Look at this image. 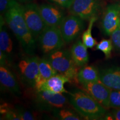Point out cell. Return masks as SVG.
Returning a JSON list of instances; mask_svg holds the SVG:
<instances>
[{"label":"cell","instance_id":"obj_1","mask_svg":"<svg viewBox=\"0 0 120 120\" xmlns=\"http://www.w3.org/2000/svg\"><path fill=\"white\" fill-rule=\"evenodd\" d=\"M6 23L17 38L22 49L28 55H34L36 49V40L25 21L23 6L16 0H11L4 13Z\"/></svg>","mask_w":120,"mask_h":120},{"label":"cell","instance_id":"obj_2","mask_svg":"<svg viewBox=\"0 0 120 120\" xmlns=\"http://www.w3.org/2000/svg\"><path fill=\"white\" fill-rule=\"evenodd\" d=\"M69 94V102L82 117L98 120L106 114V109L83 90H73Z\"/></svg>","mask_w":120,"mask_h":120},{"label":"cell","instance_id":"obj_3","mask_svg":"<svg viewBox=\"0 0 120 120\" xmlns=\"http://www.w3.org/2000/svg\"><path fill=\"white\" fill-rule=\"evenodd\" d=\"M48 60L58 74L66 76L71 81L78 82L79 70L68 49H60L47 55Z\"/></svg>","mask_w":120,"mask_h":120},{"label":"cell","instance_id":"obj_4","mask_svg":"<svg viewBox=\"0 0 120 120\" xmlns=\"http://www.w3.org/2000/svg\"><path fill=\"white\" fill-rule=\"evenodd\" d=\"M39 60L38 57L30 55L21 59L16 65L21 80L32 88H35L39 81Z\"/></svg>","mask_w":120,"mask_h":120},{"label":"cell","instance_id":"obj_5","mask_svg":"<svg viewBox=\"0 0 120 120\" xmlns=\"http://www.w3.org/2000/svg\"><path fill=\"white\" fill-rule=\"evenodd\" d=\"M37 40L40 49L46 55L61 49L65 43L59 27L47 26Z\"/></svg>","mask_w":120,"mask_h":120},{"label":"cell","instance_id":"obj_6","mask_svg":"<svg viewBox=\"0 0 120 120\" xmlns=\"http://www.w3.org/2000/svg\"><path fill=\"white\" fill-rule=\"evenodd\" d=\"M23 12L27 25L36 40L47 26L41 16L40 6L34 3H28L23 6Z\"/></svg>","mask_w":120,"mask_h":120},{"label":"cell","instance_id":"obj_7","mask_svg":"<svg viewBox=\"0 0 120 120\" xmlns=\"http://www.w3.org/2000/svg\"><path fill=\"white\" fill-rule=\"evenodd\" d=\"M34 98L37 108L45 111H53L64 107L68 100L62 94H53L44 91H36Z\"/></svg>","mask_w":120,"mask_h":120},{"label":"cell","instance_id":"obj_8","mask_svg":"<svg viewBox=\"0 0 120 120\" xmlns=\"http://www.w3.org/2000/svg\"><path fill=\"white\" fill-rule=\"evenodd\" d=\"M64 42L68 43L79 36L85 28L83 19L74 15L65 16L60 26Z\"/></svg>","mask_w":120,"mask_h":120},{"label":"cell","instance_id":"obj_9","mask_svg":"<svg viewBox=\"0 0 120 120\" xmlns=\"http://www.w3.org/2000/svg\"><path fill=\"white\" fill-rule=\"evenodd\" d=\"M83 91L89 94L106 109L110 108L111 89L100 81L81 84Z\"/></svg>","mask_w":120,"mask_h":120},{"label":"cell","instance_id":"obj_10","mask_svg":"<svg viewBox=\"0 0 120 120\" xmlns=\"http://www.w3.org/2000/svg\"><path fill=\"white\" fill-rule=\"evenodd\" d=\"M100 8V0H75L70 9L71 14L83 20L97 16Z\"/></svg>","mask_w":120,"mask_h":120},{"label":"cell","instance_id":"obj_11","mask_svg":"<svg viewBox=\"0 0 120 120\" xmlns=\"http://www.w3.org/2000/svg\"><path fill=\"white\" fill-rule=\"evenodd\" d=\"M120 23V4L114 3L108 5L102 19L101 26L103 32L111 36Z\"/></svg>","mask_w":120,"mask_h":120},{"label":"cell","instance_id":"obj_12","mask_svg":"<svg viewBox=\"0 0 120 120\" xmlns=\"http://www.w3.org/2000/svg\"><path fill=\"white\" fill-rule=\"evenodd\" d=\"M40 6V12L46 25L48 26L59 27L65 17L62 10L56 6L43 4Z\"/></svg>","mask_w":120,"mask_h":120},{"label":"cell","instance_id":"obj_13","mask_svg":"<svg viewBox=\"0 0 120 120\" xmlns=\"http://www.w3.org/2000/svg\"><path fill=\"white\" fill-rule=\"evenodd\" d=\"M70 79L61 74H57L47 79L36 90L53 94H63L68 92L64 88V84L71 82Z\"/></svg>","mask_w":120,"mask_h":120},{"label":"cell","instance_id":"obj_14","mask_svg":"<svg viewBox=\"0 0 120 120\" xmlns=\"http://www.w3.org/2000/svg\"><path fill=\"white\" fill-rule=\"evenodd\" d=\"M0 83L3 90L16 96H21V92L16 77L6 66H0Z\"/></svg>","mask_w":120,"mask_h":120},{"label":"cell","instance_id":"obj_15","mask_svg":"<svg viewBox=\"0 0 120 120\" xmlns=\"http://www.w3.org/2000/svg\"><path fill=\"white\" fill-rule=\"evenodd\" d=\"M100 80L111 90H120V67L113 66L99 71Z\"/></svg>","mask_w":120,"mask_h":120},{"label":"cell","instance_id":"obj_16","mask_svg":"<svg viewBox=\"0 0 120 120\" xmlns=\"http://www.w3.org/2000/svg\"><path fill=\"white\" fill-rule=\"evenodd\" d=\"M0 21V51L7 56L8 62H11L13 53V42L5 26V19L2 15H1Z\"/></svg>","mask_w":120,"mask_h":120},{"label":"cell","instance_id":"obj_17","mask_svg":"<svg viewBox=\"0 0 120 120\" xmlns=\"http://www.w3.org/2000/svg\"><path fill=\"white\" fill-rule=\"evenodd\" d=\"M70 52L73 61L78 67H83L88 62L87 48L81 40H78L72 46Z\"/></svg>","mask_w":120,"mask_h":120},{"label":"cell","instance_id":"obj_18","mask_svg":"<svg viewBox=\"0 0 120 120\" xmlns=\"http://www.w3.org/2000/svg\"><path fill=\"white\" fill-rule=\"evenodd\" d=\"M58 73L54 69L47 58H41L39 60V81L35 87L37 90L43 82Z\"/></svg>","mask_w":120,"mask_h":120},{"label":"cell","instance_id":"obj_19","mask_svg":"<svg viewBox=\"0 0 120 120\" xmlns=\"http://www.w3.org/2000/svg\"><path fill=\"white\" fill-rule=\"evenodd\" d=\"M77 80L79 83L100 81V72L94 66H84L79 71Z\"/></svg>","mask_w":120,"mask_h":120},{"label":"cell","instance_id":"obj_20","mask_svg":"<svg viewBox=\"0 0 120 120\" xmlns=\"http://www.w3.org/2000/svg\"><path fill=\"white\" fill-rule=\"evenodd\" d=\"M97 19V17H93L89 20V23L87 28L83 32L82 36V42L87 49H92L97 45V41L92 35V30L94 24Z\"/></svg>","mask_w":120,"mask_h":120},{"label":"cell","instance_id":"obj_21","mask_svg":"<svg viewBox=\"0 0 120 120\" xmlns=\"http://www.w3.org/2000/svg\"><path fill=\"white\" fill-rule=\"evenodd\" d=\"M52 112L53 116L60 120H79L82 119V117L77 115L73 111L64 107L55 109Z\"/></svg>","mask_w":120,"mask_h":120},{"label":"cell","instance_id":"obj_22","mask_svg":"<svg viewBox=\"0 0 120 120\" xmlns=\"http://www.w3.org/2000/svg\"><path fill=\"white\" fill-rule=\"evenodd\" d=\"M113 47V45L111 39H103L96 45V49L103 52L107 58L111 57Z\"/></svg>","mask_w":120,"mask_h":120},{"label":"cell","instance_id":"obj_23","mask_svg":"<svg viewBox=\"0 0 120 120\" xmlns=\"http://www.w3.org/2000/svg\"><path fill=\"white\" fill-rule=\"evenodd\" d=\"M110 107L120 108V90H111L110 94Z\"/></svg>","mask_w":120,"mask_h":120},{"label":"cell","instance_id":"obj_24","mask_svg":"<svg viewBox=\"0 0 120 120\" xmlns=\"http://www.w3.org/2000/svg\"><path fill=\"white\" fill-rule=\"evenodd\" d=\"M110 36L114 48L120 52V23Z\"/></svg>","mask_w":120,"mask_h":120},{"label":"cell","instance_id":"obj_25","mask_svg":"<svg viewBox=\"0 0 120 120\" xmlns=\"http://www.w3.org/2000/svg\"><path fill=\"white\" fill-rule=\"evenodd\" d=\"M16 110L20 118V120H34L37 119L34 114L28 111L20 109L19 107H18Z\"/></svg>","mask_w":120,"mask_h":120},{"label":"cell","instance_id":"obj_26","mask_svg":"<svg viewBox=\"0 0 120 120\" xmlns=\"http://www.w3.org/2000/svg\"><path fill=\"white\" fill-rule=\"evenodd\" d=\"M2 119L9 120H19L20 118L16 109H11L4 115H2Z\"/></svg>","mask_w":120,"mask_h":120},{"label":"cell","instance_id":"obj_27","mask_svg":"<svg viewBox=\"0 0 120 120\" xmlns=\"http://www.w3.org/2000/svg\"><path fill=\"white\" fill-rule=\"evenodd\" d=\"M51 2L64 8H70L75 0H49Z\"/></svg>","mask_w":120,"mask_h":120},{"label":"cell","instance_id":"obj_28","mask_svg":"<svg viewBox=\"0 0 120 120\" xmlns=\"http://www.w3.org/2000/svg\"><path fill=\"white\" fill-rule=\"evenodd\" d=\"M106 120H120V108H116L109 114H106L104 116Z\"/></svg>","mask_w":120,"mask_h":120},{"label":"cell","instance_id":"obj_29","mask_svg":"<svg viewBox=\"0 0 120 120\" xmlns=\"http://www.w3.org/2000/svg\"><path fill=\"white\" fill-rule=\"evenodd\" d=\"M11 0H0V11L1 13H4L8 9Z\"/></svg>","mask_w":120,"mask_h":120},{"label":"cell","instance_id":"obj_30","mask_svg":"<svg viewBox=\"0 0 120 120\" xmlns=\"http://www.w3.org/2000/svg\"><path fill=\"white\" fill-rule=\"evenodd\" d=\"M18 1H19V2H20L21 3H26V2H30L31 0H18Z\"/></svg>","mask_w":120,"mask_h":120}]
</instances>
